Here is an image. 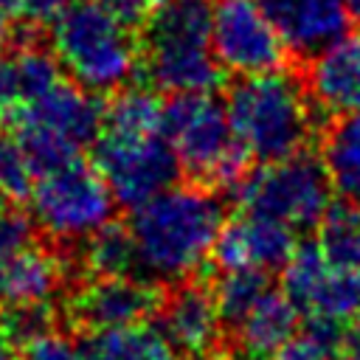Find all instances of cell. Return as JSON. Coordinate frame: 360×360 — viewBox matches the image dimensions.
Returning a JSON list of instances; mask_svg holds the SVG:
<instances>
[{"mask_svg":"<svg viewBox=\"0 0 360 360\" xmlns=\"http://www.w3.org/2000/svg\"><path fill=\"white\" fill-rule=\"evenodd\" d=\"M225 225V211L214 188L169 186L132 208L129 233L138 267L160 281H183L211 256Z\"/></svg>","mask_w":360,"mask_h":360,"instance_id":"cell-1","label":"cell"},{"mask_svg":"<svg viewBox=\"0 0 360 360\" xmlns=\"http://www.w3.org/2000/svg\"><path fill=\"white\" fill-rule=\"evenodd\" d=\"M225 110L239 143L262 163L304 152L312 135L307 87L284 70L242 76L228 90Z\"/></svg>","mask_w":360,"mask_h":360,"instance_id":"cell-2","label":"cell"},{"mask_svg":"<svg viewBox=\"0 0 360 360\" xmlns=\"http://www.w3.org/2000/svg\"><path fill=\"white\" fill-rule=\"evenodd\" d=\"M211 0H163L146 22V76L166 93H211L222 68L211 51Z\"/></svg>","mask_w":360,"mask_h":360,"instance_id":"cell-3","label":"cell"},{"mask_svg":"<svg viewBox=\"0 0 360 360\" xmlns=\"http://www.w3.org/2000/svg\"><path fill=\"white\" fill-rule=\"evenodd\" d=\"M160 135L197 186L233 188L248 174L250 155L233 135L228 110L214 93H174L163 104Z\"/></svg>","mask_w":360,"mask_h":360,"instance_id":"cell-4","label":"cell"},{"mask_svg":"<svg viewBox=\"0 0 360 360\" xmlns=\"http://www.w3.org/2000/svg\"><path fill=\"white\" fill-rule=\"evenodd\" d=\"M51 42L73 82L93 93L124 87L138 68V45L129 28L96 0H73L53 20Z\"/></svg>","mask_w":360,"mask_h":360,"instance_id":"cell-5","label":"cell"},{"mask_svg":"<svg viewBox=\"0 0 360 360\" xmlns=\"http://www.w3.org/2000/svg\"><path fill=\"white\" fill-rule=\"evenodd\" d=\"M101 112L104 107L93 90L59 79L51 90L22 104L8 124L17 127V141L34 172L42 174L76 160L79 149L98 138Z\"/></svg>","mask_w":360,"mask_h":360,"instance_id":"cell-6","label":"cell"},{"mask_svg":"<svg viewBox=\"0 0 360 360\" xmlns=\"http://www.w3.org/2000/svg\"><path fill=\"white\" fill-rule=\"evenodd\" d=\"M245 214L278 219L290 228H312L332 205V183L318 158L298 152L248 174L233 186Z\"/></svg>","mask_w":360,"mask_h":360,"instance_id":"cell-7","label":"cell"},{"mask_svg":"<svg viewBox=\"0 0 360 360\" xmlns=\"http://www.w3.org/2000/svg\"><path fill=\"white\" fill-rule=\"evenodd\" d=\"M31 217L51 239L79 242L112 219L115 197L101 172L82 158L42 172L31 188Z\"/></svg>","mask_w":360,"mask_h":360,"instance_id":"cell-8","label":"cell"},{"mask_svg":"<svg viewBox=\"0 0 360 360\" xmlns=\"http://www.w3.org/2000/svg\"><path fill=\"white\" fill-rule=\"evenodd\" d=\"M96 143V169L107 180L115 202L138 208L155 194L166 191L180 172V163L163 135L115 138L101 135Z\"/></svg>","mask_w":360,"mask_h":360,"instance_id":"cell-9","label":"cell"},{"mask_svg":"<svg viewBox=\"0 0 360 360\" xmlns=\"http://www.w3.org/2000/svg\"><path fill=\"white\" fill-rule=\"evenodd\" d=\"M211 51L222 70L236 76H259L281 70L287 45L267 20L262 3L219 0L211 22Z\"/></svg>","mask_w":360,"mask_h":360,"instance_id":"cell-10","label":"cell"},{"mask_svg":"<svg viewBox=\"0 0 360 360\" xmlns=\"http://www.w3.org/2000/svg\"><path fill=\"white\" fill-rule=\"evenodd\" d=\"M163 290L138 276H90L68 298V315L76 329L98 332L146 321L160 309Z\"/></svg>","mask_w":360,"mask_h":360,"instance_id":"cell-11","label":"cell"},{"mask_svg":"<svg viewBox=\"0 0 360 360\" xmlns=\"http://www.w3.org/2000/svg\"><path fill=\"white\" fill-rule=\"evenodd\" d=\"M295 248H298L295 228L270 217L245 214L242 219L222 225L211 256L222 270L256 267L270 273V270H281L295 253Z\"/></svg>","mask_w":360,"mask_h":360,"instance_id":"cell-12","label":"cell"},{"mask_svg":"<svg viewBox=\"0 0 360 360\" xmlns=\"http://www.w3.org/2000/svg\"><path fill=\"white\" fill-rule=\"evenodd\" d=\"M262 8L287 51L298 56H312L338 42L354 20L346 0H262Z\"/></svg>","mask_w":360,"mask_h":360,"instance_id":"cell-13","label":"cell"},{"mask_svg":"<svg viewBox=\"0 0 360 360\" xmlns=\"http://www.w3.org/2000/svg\"><path fill=\"white\" fill-rule=\"evenodd\" d=\"M160 329L177 352L205 354L214 352L222 338V315L214 290L200 281H183L160 301Z\"/></svg>","mask_w":360,"mask_h":360,"instance_id":"cell-14","label":"cell"},{"mask_svg":"<svg viewBox=\"0 0 360 360\" xmlns=\"http://www.w3.org/2000/svg\"><path fill=\"white\" fill-rule=\"evenodd\" d=\"M307 93L323 112L360 110V37L346 34L309 56Z\"/></svg>","mask_w":360,"mask_h":360,"instance_id":"cell-15","label":"cell"},{"mask_svg":"<svg viewBox=\"0 0 360 360\" xmlns=\"http://www.w3.org/2000/svg\"><path fill=\"white\" fill-rule=\"evenodd\" d=\"M62 79L59 59L39 45H20L0 53V118L8 121L22 104L42 96Z\"/></svg>","mask_w":360,"mask_h":360,"instance_id":"cell-16","label":"cell"},{"mask_svg":"<svg viewBox=\"0 0 360 360\" xmlns=\"http://www.w3.org/2000/svg\"><path fill=\"white\" fill-rule=\"evenodd\" d=\"M295 332L298 307L284 292L267 290L236 323V346L245 360H270Z\"/></svg>","mask_w":360,"mask_h":360,"instance_id":"cell-17","label":"cell"},{"mask_svg":"<svg viewBox=\"0 0 360 360\" xmlns=\"http://www.w3.org/2000/svg\"><path fill=\"white\" fill-rule=\"evenodd\" d=\"M65 278V262L56 250L42 245H25L22 250L8 256L3 301L8 304H39L48 301Z\"/></svg>","mask_w":360,"mask_h":360,"instance_id":"cell-18","label":"cell"},{"mask_svg":"<svg viewBox=\"0 0 360 360\" xmlns=\"http://www.w3.org/2000/svg\"><path fill=\"white\" fill-rule=\"evenodd\" d=\"M321 166L332 191L360 205V110L338 115L321 138Z\"/></svg>","mask_w":360,"mask_h":360,"instance_id":"cell-19","label":"cell"},{"mask_svg":"<svg viewBox=\"0 0 360 360\" xmlns=\"http://www.w3.org/2000/svg\"><path fill=\"white\" fill-rule=\"evenodd\" d=\"M84 354L87 360H177V349L163 329L146 321L87 332Z\"/></svg>","mask_w":360,"mask_h":360,"instance_id":"cell-20","label":"cell"},{"mask_svg":"<svg viewBox=\"0 0 360 360\" xmlns=\"http://www.w3.org/2000/svg\"><path fill=\"white\" fill-rule=\"evenodd\" d=\"M163 104L149 87H121L101 112V135L149 138L160 135Z\"/></svg>","mask_w":360,"mask_h":360,"instance_id":"cell-21","label":"cell"},{"mask_svg":"<svg viewBox=\"0 0 360 360\" xmlns=\"http://www.w3.org/2000/svg\"><path fill=\"white\" fill-rule=\"evenodd\" d=\"M82 267L87 276H135L138 253L129 225L104 222L82 245Z\"/></svg>","mask_w":360,"mask_h":360,"instance_id":"cell-22","label":"cell"},{"mask_svg":"<svg viewBox=\"0 0 360 360\" xmlns=\"http://www.w3.org/2000/svg\"><path fill=\"white\" fill-rule=\"evenodd\" d=\"M321 256L335 270H360V205L335 202L318 222Z\"/></svg>","mask_w":360,"mask_h":360,"instance_id":"cell-23","label":"cell"},{"mask_svg":"<svg viewBox=\"0 0 360 360\" xmlns=\"http://www.w3.org/2000/svg\"><path fill=\"white\" fill-rule=\"evenodd\" d=\"M267 284H270V278H267L264 270H256V267H233V270H225L217 278V284L211 287L222 321L236 326L248 315V309L270 290Z\"/></svg>","mask_w":360,"mask_h":360,"instance_id":"cell-24","label":"cell"},{"mask_svg":"<svg viewBox=\"0 0 360 360\" xmlns=\"http://www.w3.org/2000/svg\"><path fill=\"white\" fill-rule=\"evenodd\" d=\"M360 312V270H335L329 267L315 298L307 307V315H321L332 321H352Z\"/></svg>","mask_w":360,"mask_h":360,"instance_id":"cell-25","label":"cell"},{"mask_svg":"<svg viewBox=\"0 0 360 360\" xmlns=\"http://www.w3.org/2000/svg\"><path fill=\"white\" fill-rule=\"evenodd\" d=\"M326 270L329 264L315 245H298L290 262L281 267V292L298 307V312H307Z\"/></svg>","mask_w":360,"mask_h":360,"instance_id":"cell-26","label":"cell"},{"mask_svg":"<svg viewBox=\"0 0 360 360\" xmlns=\"http://www.w3.org/2000/svg\"><path fill=\"white\" fill-rule=\"evenodd\" d=\"M56 329V312L48 301L39 304H8L0 312V335L11 346H22L45 332Z\"/></svg>","mask_w":360,"mask_h":360,"instance_id":"cell-27","label":"cell"},{"mask_svg":"<svg viewBox=\"0 0 360 360\" xmlns=\"http://www.w3.org/2000/svg\"><path fill=\"white\" fill-rule=\"evenodd\" d=\"M34 166L22 149V143L0 129V194L11 202H20L34 188Z\"/></svg>","mask_w":360,"mask_h":360,"instance_id":"cell-28","label":"cell"},{"mask_svg":"<svg viewBox=\"0 0 360 360\" xmlns=\"http://www.w3.org/2000/svg\"><path fill=\"white\" fill-rule=\"evenodd\" d=\"M14 360H87L84 346L79 340H73L65 332H45L28 343L20 346V354Z\"/></svg>","mask_w":360,"mask_h":360,"instance_id":"cell-29","label":"cell"},{"mask_svg":"<svg viewBox=\"0 0 360 360\" xmlns=\"http://www.w3.org/2000/svg\"><path fill=\"white\" fill-rule=\"evenodd\" d=\"M70 3L73 0H0V11L11 20L42 25V22H53Z\"/></svg>","mask_w":360,"mask_h":360,"instance_id":"cell-30","label":"cell"},{"mask_svg":"<svg viewBox=\"0 0 360 360\" xmlns=\"http://www.w3.org/2000/svg\"><path fill=\"white\" fill-rule=\"evenodd\" d=\"M34 242V222L17 208H0V248L11 256Z\"/></svg>","mask_w":360,"mask_h":360,"instance_id":"cell-31","label":"cell"},{"mask_svg":"<svg viewBox=\"0 0 360 360\" xmlns=\"http://www.w3.org/2000/svg\"><path fill=\"white\" fill-rule=\"evenodd\" d=\"M110 17H115L121 25L127 28H138V25H146L149 17L155 14V8L163 3V0H96Z\"/></svg>","mask_w":360,"mask_h":360,"instance_id":"cell-32","label":"cell"},{"mask_svg":"<svg viewBox=\"0 0 360 360\" xmlns=\"http://www.w3.org/2000/svg\"><path fill=\"white\" fill-rule=\"evenodd\" d=\"M346 346H349L352 354L360 357V312L352 318V329L346 332Z\"/></svg>","mask_w":360,"mask_h":360,"instance_id":"cell-33","label":"cell"},{"mask_svg":"<svg viewBox=\"0 0 360 360\" xmlns=\"http://www.w3.org/2000/svg\"><path fill=\"white\" fill-rule=\"evenodd\" d=\"M6 264H8V253L0 248V301H3V281H6Z\"/></svg>","mask_w":360,"mask_h":360,"instance_id":"cell-34","label":"cell"},{"mask_svg":"<svg viewBox=\"0 0 360 360\" xmlns=\"http://www.w3.org/2000/svg\"><path fill=\"white\" fill-rule=\"evenodd\" d=\"M0 360H14V354H11V343L0 335Z\"/></svg>","mask_w":360,"mask_h":360,"instance_id":"cell-35","label":"cell"},{"mask_svg":"<svg viewBox=\"0 0 360 360\" xmlns=\"http://www.w3.org/2000/svg\"><path fill=\"white\" fill-rule=\"evenodd\" d=\"M191 360H228V357L219 354V352H205V354H194Z\"/></svg>","mask_w":360,"mask_h":360,"instance_id":"cell-36","label":"cell"},{"mask_svg":"<svg viewBox=\"0 0 360 360\" xmlns=\"http://www.w3.org/2000/svg\"><path fill=\"white\" fill-rule=\"evenodd\" d=\"M8 17L0 11V48H3V42H6V34H8V22H6Z\"/></svg>","mask_w":360,"mask_h":360,"instance_id":"cell-37","label":"cell"},{"mask_svg":"<svg viewBox=\"0 0 360 360\" xmlns=\"http://www.w3.org/2000/svg\"><path fill=\"white\" fill-rule=\"evenodd\" d=\"M346 3H349L352 17H354V20H360V0H346Z\"/></svg>","mask_w":360,"mask_h":360,"instance_id":"cell-38","label":"cell"},{"mask_svg":"<svg viewBox=\"0 0 360 360\" xmlns=\"http://www.w3.org/2000/svg\"><path fill=\"white\" fill-rule=\"evenodd\" d=\"M340 360H360V357H357V354H352V352H346V354H343Z\"/></svg>","mask_w":360,"mask_h":360,"instance_id":"cell-39","label":"cell"}]
</instances>
